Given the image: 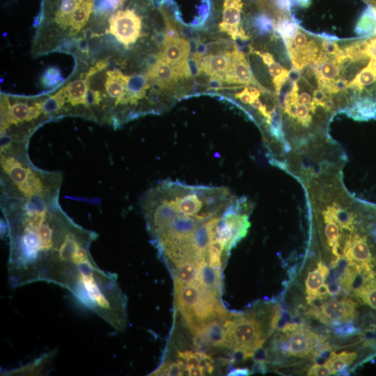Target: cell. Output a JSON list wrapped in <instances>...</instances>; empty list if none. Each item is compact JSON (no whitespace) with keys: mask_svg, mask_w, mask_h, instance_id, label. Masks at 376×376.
<instances>
[{"mask_svg":"<svg viewBox=\"0 0 376 376\" xmlns=\"http://www.w3.org/2000/svg\"><path fill=\"white\" fill-rule=\"evenodd\" d=\"M253 352L242 349L233 350L230 357V363L240 362L252 357Z\"/></svg>","mask_w":376,"mask_h":376,"instance_id":"obj_32","label":"cell"},{"mask_svg":"<svg viewBox=\"0 0 376 376\" xmlns=\"http://www.w3.org/2000/svg\"><path fill=\"white\" fill-rule=\"evenodd\" d=\"M147 75L138 74L128 76L125 94L120 105H134L145 97L149 88Z\"/></svg>","mask_w":376,"mask_h":376,"instance_id":"obj_15","label":"cell"},{"mask_svg":"<svg viewBox=\"0 0 376 376\" xmlns=\"http://www.w3.org/2000/svg\"><path fill=\"white\" fill-rule=\"evenodd\" d=\"M175 294L178 308L190 327L194 309L202 295L200 285L175 283Z\"/></svg>","mask_w":376,"mask_h":376,"instance_id":"obj_9","label":"cell"},{"mask_svg":"<svg viewBox=\"0 0 376 376\" xmlns=\"http://www.w3.org/2000/svg\"><path fill=\"white\" fill-rule=\"evenodd\" d=\"M141 30V19L133 10H118L109 19V33L125 46L134 43Z\"/></svg>","mask_w":376,"mask_h":376,"instance_id":"obj_7","label":"cell"},{"mask_svg":"<svg viewBox=\"0 0 376 376\" xmlns=\"http://www.w3.org/2000/svg\"><path fill=\"white\" fill-rule=\"evenodd\" d=\"M242 0H225L223 10V21L219 24V29L230 36L233 39L241 38L247 39L243 30L240 28Z\"/></svg>","mask_w":376,"mask_h":376,"instance_id":"obj_11","label":"cell"},{"mask_svg":"<svg viewBox=\"0 0 376 376\" xmlns=\"http://www.w3.org/2000/svg\"><path fill=\"white\" fill-rule=\"evenodd\" d=\"M332 375L331 370L322 364H314L307 371V375Z\"/></svg>","mask_w":376,"mask_h":376,"instance_id":"obj_35","label":"cell"},{"mask_svg":"<svg viewBox=\"0 0 376 376\" xmlns=\"http://www.w3.org/2000/svg\"><path fill=\"white\" fill-rule=\"evenodd\" d=\"M56 354V351L45 353L31 362L21 367L1 372V375H41L45 373L52 360Z\"/></svg>","mask_w":376,"mask_h":376,"instance_id":"obj_16","label":"cell"},{"mask_svg":"<svg viewBox=\"0 0 376 376\" xmlns=\"http://www.w3.org/2000/svg\"><path fill=\"white\" fill-rule=\"evenodd\" d=\"M107 65V61L106 60L100 61L89 70V71L86 74V78L88 79L93 75L106 68Z\"/></svg>","mask_w":376,"mask_h":376,"instance_id":"obj_39","label":"cell"},{"mask_svg":"<svg viewBox=\"0 0 376 376\" xmlns=\"http://www.w3.org/2000/svg\"><path fill=\"white\" fill-rule=\"evenodd\" d=\"M65 97L63 88L47 98L38 100V104L46 116H56L63 109Z\"/></svg>","mask_w":376,"mask_h":376,"instance_id":"obj_25","label":"cell"},{"mask_svg":"<svg viewBox=\"0 0 376 376\" xmlns=\"http://www.w3.org/2000/svg\"><path fill=\"white\" fill-rule=\"evenodd\" d=\"M251 374V371L247 368H237L232 369L227 375L228 376H247Z\"/></svg>","mask_w":376,"mask_h":376,"instance_id":"obj_40","label":"cell"},{"mask_svg":"<svg viewBox=\"0 0 376 376\" xmlns=\"http://www.w3.org/2000/svg\"><path fill=\"white\" fill-rule=\"evenodd\" d=\"M256 26L260 31H267L272 29V21L265 15H260L256 18Z\"/></svg>","mask_w":376,"mask_h":376,"instance_id":"obj_36","label":"cell"},{"mask_svg":"<svg viewBox=\"0 0 376 376\" xmlns=\"http://www.w3.org/2000/svg\"><path fill=\"white\" fill-rule=\"evenodd\" d=\"M297 3L301 7H308L311 3V0H295Z\"/></svg>","mask_w":376,"mask_h":376,"instance_id":"obj_45","label":"cell"},{"mask_svg":"<svg viewBox=\"0 0 376 376\" xmlns=\"http://www.w3.org/2000/svg\"><path fill=\"white\" fill-rule=\"evenodd\" d=\"M28 145L1 138V196L58 200L63 173L35 166L29 157Z\"/></svg>","mask_w":376,"mask_h":376,"instance_id":"obj_2","label":"cell"},{"mask_svg":"<svg viewBox=\"0 0 376 376\" xmlns=\"http://www.w3.org/2000/svg\"><path fill=\"white\" fill-rule=\"evenodd\" d=\"M178 357L184 359L187 366L190 368H198L200 366L201 360L196 352L187 350L184 352H178Z\"/></svg>","mask_w":376,"mask_h":376,"instance_id":"obj_30","label":"cell"},{"mask_svg":"<svg viewBox=\"0 0 376 376\" xmlns=\"http://www.w3.org/2000/svg\"><path fill=\"white\" fill-rule=\"evenodd\" d=\"M222 321L215 319L196 327L192 330L196 335L211 346L221 347L226 346V333Z\"/></svg>","mask_w":376,"mask_h":376,"instance_id":"obj_14","label":"cell"},{"mask_svg":"<svg viewBox=\"0 0 376 376\" xmlns=\"http://www.w3.org/2000/svg\"><path fill=\"white\" fill-rule=\"evenodd\" d=\"M46 116L36 101L31 104L26 102L10 103L8 96L1 95V134L13 126L19 127L24 123L37 120Z\"/></svg>","mask_w":376,"mask_h":376,"instance_id":"obj_5","label":"cell"},{"mask_svg":"<svg viewBox=\"0 0 376 376\" xmlns=\"http://www.w3.org/2000/svg\"><path fill=\"white\" fill-rule=\"evenodd\" d=\"M224 81L229 84L259 85L252 74L244 54L236 47L232 51L231 63Z\"/></svg>","mask_w":376,"mask_h":376,"instance_id":"obj_10","label":"cell"},{"mask_svg":"<svg viewBox=\"0 0 376 376\" xmlns=\"http://www.w3.org/2000/svg\"><path fill=\"white\" fill-rule=\"evenodd\" d=\"M200 269V288L202 290L215 295L220 288L221 269L203 261L198 264Z\"/></svg>","mask_w":376,"mask_h":376,"instance_id":"obj_18","label":"cell"},{"mask_svg":"<svg viewBox=\"0 0 376 376\" xmlns=\"http://www.w3.org/2000/svg\"><path fill=\"white\" fill-rule=\"evenodd\" d=\"M1 210L11 286L45 281L68 290L88 244L85 228L62 210L58 200L1 196Z\"/></svg>","mask_w":376,"mask_h":376,"instance_id":"obj_1","label":"cell"},{"mask_svg":"<svg viewBox=\"0 0 376 376\" xmlns=\"http://www.w3.org/2000/svg\"><path fill=\"white\" fill-rule=\"evenodd\" d=\"M193 343L196 352L207 354L211 350V345L204 339L196 335L194 337Z\"/></svg>","mask_w":376,"mask_h":376,"instance_id":"obj_33","label":"cell"},{"mask_svg":"<svg viewBox=\"0 0 376 376\" xmlns=\"http://www.w3.org/2000/svg\"><path fill=\"white\" fill-rule=\"evenodd\" d=\"M357 358L356 352L343 351L340 353L331 352L324 365L331 370L333 375L348 368Z\"/></svg>","mask_w":376,"mask_h":376,"instance_id":"obj_23","label":"cell"},{"mask_svg":"<svg viewBox=\"0 0 376 376\" xmlns=\"http://www.w3.org/2000/svg\"><path fill=\"white\" fill-rule=\"evenodd\" d=\"M63 88L65 102L69 103L72 107L82 105L85 108H88L86 100L89 89L87 78L72 81Z\"/></svg>","mask_w":376,"mask_h":376,"instance_id":"obj_19","label":"cell"},{"mask_svg":"<svg viewBox=\"0 0 376 376\" xmlns=\"http://www.w3.org/2000/svg\"><path fill=\"white\" fill-rule=\"evenodd\" d=\"M354 297L376 311V272L372 270L363 284L352 292Z\"/></svg>","mask_w":376,"mask_h":376,"instance_id":"obj_21","label":"cell"},{"mask_svg":"<svg viewBox=\"0 0 376 376\" xmlns=\"http://www.w3.org/2000/svg\"><path fill=\"white\" fill-rule=\"evenodd\" d=\"M276 29L285 42L291 39L299 30L298 26L295 22L285 18L278 22Z\"/></svg>","mask_w":376,"mask_h":376,"instance_id":"obj_28","label":"cell"},{"mask_svg":"<svg viewBox=\"0 0 376 376\" xmlns=\"http://www.w3.org/2000/svg\"><path fill=\"white\" fill-rule=\"evenodd\" d=\"M252 358L254 362L267 363L269 361L268 349L263 346L259 347L254 350Z\"/></svg>","mask_w":376,"mask_h":376,"instance_id":"obj_34","label":"cell"},{"mask_svg":"<svg viewBox=\"0 0 376 376\" xmlns=\"http://www.w3.org/2000/svg\"><path fill=\"white\" fill-rule=\"evenodd\" d=\"M356 306L354 301L345 297L340 300L324 301L320 308H311L306 311V314L331 325L334 322L352 321L356 316Z\"/></svg>","mask_w":376,"mask_h":376,"instance_id":"obj_8","label":"cell"},{"mask_svg":"<svg viewBox=\"0 0 376 376\" xmlns=\"http://www.w3.org/2000/svg\"><path fill=\"white\" fill-rule=\"evenodd\" d=\"M235 97L244 104H249L253 99V96L248 91L246 87L241 92L237 93Z\"/></svg>","mask_w":376,"mask_h":376,"instance_id":"obj_37","label":"cell"},{"mask_svg":"<svg viewBox=\"0 0 376 376\" xmlns=\"http://www.w3.org/2000/svg\"><path fill=\"white\" fill-rule=\"evenodd\" d=\"M226 346L232 350L250 352L262 346L268 336L263 330L261 320L256 315H231L224 323Z\"/></svg>","mask_w":376,"mask_h":376,"instance_id":"obj_4","label":"cell"},{"mask_svg":"<svg viewBox=\"0 0 376 376\" xmlns=\"http://www.w3.org/2000/svg\"><path fill=\"white\" fill-rule=\"evenodd\" d=\"M174 282L181 284L200 285V269L198 264L185 261L175 265Z\"/></svg>","mask_w":376,"mask_h":376,"instance_id":"obj_20","label":"cell"},{"mask_svg":"<svg viewBox=\"0 0 376 376\" xmlns=\"http://www.w3.org/2000/svg\"><path fill=\"white\" fill-rule=\"evenodd\" d=\"M105 90L109 96L115 99V105L120 104L125 94L126 84L128 76L123 74L117 69L107 72Z\"/></svg>","mask_w":376,"mask_h":376,"instance_id":"obj_17","label":"cell"},{"mask_svg":"<svg viewBox=\"0 0 376 376\" xmlns=\"http://www.w3.org/2000/svg\"><path fill=\"white\" fill-rule=\"evenodd\" d=\"M204 375L205 372L201 367L190 369V375L202 376Z\"/></svg>","mask_w":376,"mask_h":376,"instance_id":"obj_44","label":"cell"},{"mask_svg":"<svg viewBox=\"0 0 376 376\" xmlns=\"http://www.w3.org/2000/svg\"><path fill=\"white\" fill-rule=\"evenodd\" d=\"M147 77L149 81L165 89L170 88L182 79L178 73L159 56L148 68Z\"/></svg>","mask_w":376,"mask_h":376,"instance_id":"obj_13","label":"cell"},{"mask_svg":"<svg viewBox=\"0 0 376 376\" xmlns=\"http://www.w3.org/2000/svg\"><path fill=\"white\" fill-rule=\"evenodd\" d=\"M267 371L266 363L254 362L252 368L251 373H265Z\"/></svg>","mask_w":376,"mask_h":376,"instance_id":"obj_43","label":"cell"},{"mask_svg":"<svg viewBox=\"0 0 376 376\" xmlns=\"http://www.w3.org/2000/svg\"><path fill=\"white\" fill-rule=\"evenodd\" d=\"M327 285L329 293L331 296L338 295L342 289L338 281L336 280H331V281L328 283Z\"/></svg>","mask_w":376,"mask_h":376,"instance_id":"obj_38","label":"cell"},{"mask_svg":"<svg viewBox=\"0 0 376 376\" xmlns=\"http://www.w3.org/2000/svg\"><path fill=\"white\" fill-rule=\"evenodd\" d=\"M331 326L334 333L340 337H348L361 334L360 329L352 321L334 322Z\"/></svg>","mask_w":376,"mask_h":376,"instance_id":"obj_27","label":"cell"},{"mask_svg":"<svg viewBox=\"0 0 376 376\" xmlns=\"http://www.w3.org/2000/svg\"><path fill=\"white\" fill-rule=\"evenodd\" d=\"M295 92V93H297L298 94V85H297V82H295L294 83V85H293V87L292 88L291 91L289 92ZM281 108V107H280ZM280 109L278 111L277 113H276L272 118L271 120V123H274L276 125H278L280 128H281V123H280Z\"/></svg>","mask_w":376,"mask_h":376,"instance_id":"obj_42","label":"cell"},{"mask_svg":"<svg viewBox=\"0 0 376 376\" xmlns=\"http://www.w3.org/2000/svg\"><path fill=\"white\" fill-rule=\"evenodd\" d=\"M85 0H61L56 13V21L62 25L67 26L72 13Z\"/></svg>","mask_w":376,"mask_h":376,"instance_id":"obj_26","label":"cell"},{"mask_svg":"<svg viewBox=\"0 0 376 376\" xmlns=\"http://www.w3.org/2000/svg\"><path fill=\"white\" fill-rule=\"evenodd\" d=\"M275 1L279 9L284 12H289L293 0H276Z\"/></svg>","mask_w":376,"mask_h":376,"instance_id":"obj_41","label":"cell"},{"mask_svg":"<svg viewBox=\"0 0 376 376\" xmlns=\"http://www.w3.org/2000/svg\"><path fill=\"white\" fill-rule=\"evenodd\" d=\"M149 375L180 376L182 368L178 362H164Z\"/></svg>","mask_w":376,"mask_h":376,"instance_id":"obj_29","label":"cell"},{"mask_svg":"<svg viewBox=\"0 0 376 376\" xmlns=\"http://www.w3.org/2000/svg\"><path fill=\"white\" fill-rule=\"evenodd\" d=\"M329 274V268L322 262L317 263V268L310 272L305 281L306 297H313L317 289L324 283Z\"/></svg>","mask_w":376,"mask_h":376,"instance_id":"obj_22","label":"cell"},{"mask_svg":"<svg viewBox=\"0 0 376 376\" xmlns=\"http://www.w3.org/2000/svg\"><path fill=\"white\" fill-rule=\"evenodd\" d=\"M60 80L59 71L55 68H50L47 70L42 78L43 84L47 87L55 85Z\"/></svg>","mask_w":376,"mask_h":376,"instance_id":"obj_31","label":"cell"},{"mask_svg":"<svg viewBox=\"0 0 376 376\" xmlns=\"http://www.w3.org/2000/svg\"><path fill=\"white\" fill-rule=\"evenodd\" d=\"M93 0H85L70 15L68 25L72 33L80 31L88 22L92 13Z\"/></svg>","mask_w":376,"mask_h":376,"instance_id":"obj_24","label":"cell"},{"mask_svg":"<svg viewBox=\"0 0 376 376\" xmlns=\"http://www.w3.org/2000/svg\"><path fill=\"white\" fill-rule=\"evenodd\" d=\"M189 42L177 35L165 36L159 57L168 63L182 78L192 75L189 63Z\"/></svg>","mask_w":376,"mask_h":376,"instance_id":"obj_6","label":"cell"},{"mask_svg":"<svg viewBox=\"0 0 376 376\" xmlns=\"http://www.w3.org/2000/svg\"><path fill=\"white\" fill-rule=\"evenodd\" d=\"M231 59L232 51L209 54L201 60L198 70L214 79L224 81Z\"/></svg>","mask_w":376,"mask_h":376,"instance_id":"obj_12","label":"cell"},{"mask_svg":"<svg viewBox=\"0 0 376 376\" xmlns=\"http://www.w3.org/2000/svg\"><path fill=\"white\" fill-rule=\"evenodd\" d=\"M70 292L116 330H125L127 299L116 274L102 270L95 262L85 265L79 269Z\"/></svg>","mask_w":376,"mask_h":376,"instance_id":"obj_3","label":"cell"}]
</instances>
